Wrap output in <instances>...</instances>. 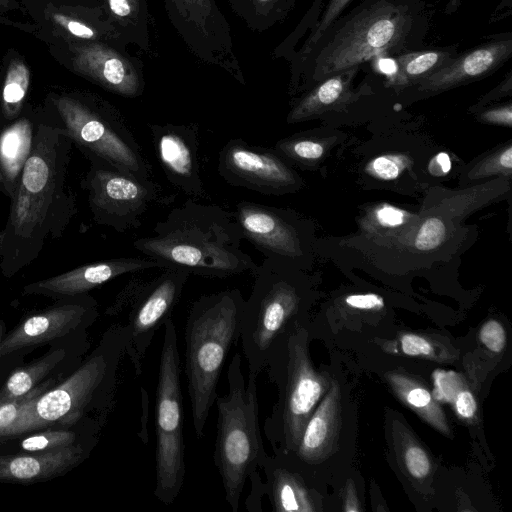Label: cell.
Instances as JSON below:
<instances>
[{
	"label": "cell",
	"mask_w": 512,
	"mask_h": 512,
	"mask_svg": "<svg viewBox=\"0 0 512 512\" xmlns=\"http://www.w3.org/2000/svg\"><path fill=\"white\" fill-rule=\"evenodd\" d=\"M72 141L42 114L33 150L0 231V271L12 277L34 262L44 247L60 238L77 213L68 185Z\"/></svg>",
	"instance_id": "obj_1"
},
{
	"label": "cell",
	"mask_w": 512,
	"mask_h": 512,
	"mask_svg": "<svg viewBox=\"0 0 512 512\" xmlns=\"http://www.w3.org/2000/svg\"><path fill=\"white\" fill-rule=\"evenodd\" d=\"M428 15L420 0H361L336 18L305 49L290 53V90L309 89L379 56L414 50L425 37Z\"/></svg>",
	"instance_id": "obj_2"
},
{
	"label": "cell",
	"mask_w": 512,
	"mask_h": 512,
	"mask_svg": "<svg viewBox=\"0 0 512 512\" xmlns=\"http://www.w3.org/2000/svg\"><path fill=\"white\" fill-rule=\"evenodd\" d=\"M242 239L233 212L188 198L156 223L150 235L134 240L133 247L161 269L206 278L254 275L258 265L241 248Z\"/></svg>",
	"instance_id": "obj_3"
},
{
	"label": "cell",
	"mask_w": 512,
	"mask_h": 512,
	"mask_svg": "<svg viewBox=\"0 0 512 512\" xmlns=\"http://www.w3.org/2000/svg\"><path fill=\"white\" fill-rule=\"evenodd\" d=\"M244 303L240 290L226 289L202 295L190 307L184 333L185 376L198 440L204 437L224 362L240 338Z\"/></svg>",
	"instance_id": "obj_4"
},
{
	"label": "cell",
	"mask_w": 512,
	"mask_h": 512,
	"mask_svg": "<svg viewBox=\"0 0 512 512\" xmlns=\"http://www.w3.org/2000/svg\"><path fill=\"white\" fill-rule=\"evenodd\" d=\"M228 392L218 396L217 434L213 460L233 512L247 479L258 475V468L267 455L259 426L257 376L250 373L247 383L241 370V356L234 354L228 367Z\"/></svg>",
	"instance_id": "obj_5"
},
{
	"label": "cell",
	"mask_w": 512,
	"mask_h": 512,
	"mask_svg": "<svg viewBox=\"0 0 512 512\" xmlns=\"http://www.w3.org/2000/svg\"><path fill=\"white\" fill-rule=\"evenodd\" d=\"M48 121L87 159L101 160L141 180H153L152 166L120 111L92 95L53 96Z\"/></svg>",
	"instance_id": "obj_6"
},
{
	"label": "cell",
	"mask_w": 512,
	"mask_h": 512,
	"mask_svg": "<svg viewBox=\"0 0 512 512\" xmlns=\"http://www.w3.org/2000/svg\"><path fill=\"white\" fill-rule=\"evenodd\" d=\"M251 294L245 300L240 339L249 372L258 376L269 356L299 326L305 295L297 267L265 258L253 275Z\"/></svg>",
	"instance_id": "obj_7"
},
{
	"label": "cell",
	"mask_w": 512,
	"mask_h": 512,
	"mask_svg": "<svg viewBox=\"0 0 512 512\" xmlns=\"http://www.w3.org/2000/svg\"><path fill=\"white\" fill-rule=\"evenodd\" d=\"M308 331L297 327L267 360L279 398L263 430L276 455L293 452L311 414L330 386L331 378L315 369L308 349Z\"/></svg>",
	"instance_id": "obj_8"
},
{
	"label": "cell",
	"mask_w": 512,
	"mask_h": 512,
	"mask_svg": "<svg viewBox=\"0 0 512 512\" xmlns=\"http://www.w3.org/2000/svg\"><path fill=\"white\" fill-rule=\"evenodd\" d=\"M124 341L123 326L111 328L101 345L68 379L25 405L7 436L53 425L72 426L91 404L111 400Z\"/></svg>",
	"instance_id": "obj_9"
},
{
	"label": "cell",
	"mask_w": 512,
	"mask_h": 512,
	"mask_svg": "<svg viewBox=\"0 0 512 512\" xmlns=\"http://www.w3.org/2000/svg\"><path fill=\"white\" fill-rule=\"evenodd\" d=\"M177 333L172 318L164 324L155 402L154 496L170 505L178 497L185 479L183 397Z\"/></svg>",
	"instance_id": "obj_10"
},
{
	"label": "cell",
	"mask_w": 512,
	"mask_h": 512,
	"mask_svg": "<svg viewBox=\"0 0 512 512\" xmlns=\"http://www.w3.org/2000/svg\"><path fill=\"white\" fill-rule=\"evenodd\" d=\"M164 271L147 281L133 278L119 293L107 313L129 307L124 329V353L133 364L137 377L143 372V362L159 328L172 318L190 274L185 270Z\"/></svg>",
	"instance_id": "obj_11"
},
{
	"label": "cell",
	"mask_w": 512,
	"mask_h": 512,
	"mask_svg": "<svg viewBox=\"0 0 512 512\" xmlns=\"http://www.w3.org/2000/svg\"><path fill=\"white\" fill-rule=\"evenodd\" d=\"M82 180L93 220L98 225L124 233L137 229L153 206L167 205L174 196L164 193L154 180H141L98 160L88 159Z\"/></svg>",
	"instance_id": "obj_12"
},
{
	"label": "cell",
	"mask_w": 512,
	"mask_h": 512,
	"mask_svg": "<svg viewBox=\"0 0 512 512\" xmlns=\"http://www.w3.org/2000/svg\"><path fill=\"white\" fill-rule=\"evenodd\" d=\"M163 4L171 25L197 59L246 84L230 24L215 0H163Z\"/></svg>",
	"instance_id": "obj_13"
},
{
	"label": "cell",
	"mask_w": 512,
	"mask_h": 512,
	"mask_svg": "<svg viewBox=\"0 0 512 512\" xmlns=\"http://www.w3.org/2000/svg\"><path fill=\"white\" fill-rule=\"evenodd\" d=\"M233 215L243 239L265 258L297 268L306 264L307 226L293 212L243 200L235 205Z\"/></svg>",
	"instance_id": "obj_14"
},
{
	"label": "cell",
	"mask_w": 512,
	"mask_h": 512,
	"mask_svg": "<svg viewBox=\"0 0 512 512\" xmlns=\"http://www.w3.org/2000/svg\"><path fill=\"white\" fill-rule=\"evenodd\" d=\"M217 169L227 184L265 195L292 193L302 185L299 175L274 149L239 138L223 146Z\"/></svg>",
	"instance_id": "obj_15"
},
{
	"label": "cell",
	"mask_w": 512,
	"mask_h": 512,
	"mask_svg": "<svg viewBox=\"0 0 512 512\" xmlns=\"http://www.w3.org/2000/svg\"><path fill=\"white\" fill-rule=\"evenodd\" d=\"M154 150L167 180L188 198H205L199 161V126L149 123Z\"/></svg>",
	"instance_id": "obj_16"
},
{
	"label": "cell",
	"mask_w": 512,
	"mask_h": 512,
	"mask_svg": "<svg viewBox=\"0 0 512 512\" xmlns=\"http://www.w3.org/2000/svg\"><path fill=\"white\" fill-rule=\"evenodd\" d=\"M73 65L78 73L122 97L136 98L144 91L142 61L125 47L99 40L85 42L76 47Z\"/></svg>",
	"instance_id": "obj_17"
},
{
	"label": "cell",
	"mask_w": 512,
	"mask_h": 512,
	"mask_svg": "<svg viewBox=\"0 0 512 512\" xmlns=\"http://www.w3.org/2000/svg\"><path fill=\"white\" fill-rule=\"evenodd\" d=\"M96 315V302L89 295L63 298L57 305L28 316L2 338L0 357L64 336Z\"/></svg>",
	"instance_id": "obj_18"
},
{
	"label": "cell",
	"mask_w": 512,
	"mask_h": 512,
	"mask_svg": "<svg viewBox=\"0 0 512 512\" xmlns=\"http://www.w3.org/2000/svg\"><path fill=\"white\" fill-rule=\"evenodd\" d=\"M161 269L149 257H120L78 266L67 272L26 285L24 294L63 299L87 294L88 291L128 273Z\"/></svg>",
	"instance_id": "obj_19"
},
{
	"label": "cell",
	"mask_w": 512,
	"mask_h": 512,
	"mask_svg": "<svg viewBox=\"0 0 512 512\" xmlns=\"http://www.w3.org/2000/svg\"><path fill=\"white\" fill-rule=\"evenodd\" d=\"M511 55L512 35H501L458 54L448 65L417 84V91L434 94L480 80L501 68Z\"/></svg>",
	"instance_id": "obj_20"
},
{
	"label": "cell",
	"mask_w": 512,
	"mask_h": 512,
	"mask_svg": "<svg viewBox=\"0 0 512 512\" xmlns=\"http://www.w3.org/2000/svg\"><path fill=\"white\" fill-rule=\"evenodd\" d=\"M341 396L336 379L308 419L296 449L288 454L301 463L315 465L324 462L338 448L341 426Z\"/></svg>",
	"instance_id": "obj_21"
},
{
	"label": "cell",
	"mask_w": 512,
	"mask_h": 512,
	"mask_svg": "<svg viewBox=\"0 0 512 512\" xmlns=\"http://www.w3.org/2000/svg\"><path fill=\"white\" fill-rule=\"evenodd\" d=\"M41 118L24 108L16 119L0 123V192L9 199L33 150Z\"/></svg>",
	"instance_id": "obj_22"
},
{
	"label": "cell",
	"mask_w": 512,
	"mask_h": 512,
	"mask_svg": "<svg viewBox=\"0 0 512 512\" xmlns=\"http://www.w3.org/2000/svg\"><path fill=\"white\" fill-rule=\"evenodd\" d=\"M86 457L85 447H67L27 455L0 456V482H39L66 473Z\"/></svg>",
	"instance_id": "obj_23"
},
{
	"label": "cell",
	"mask_w": 512,
	"mask_h": 512,
	"mask_svg": "<svg viewBox=\"0 0 512 512\" xmlns=\"http://www.w3.org/2000/svg\"><path fill=\"white\" fill-rule=\"evenodd\" d=\"M260 468L266 482L260 481L261 494L267 493L275 512H312L316 510L313 497L298 471L283 463L277 456L266 455Z\"/></svg>",
	"instance_id": "obj_24"
},
{
	"label": "cell",
	"mask_w": 512,
	"mask_h": 512,
	"mask_svg": "<svg viewBox=\"0 0 512 512\" xmlns=\"http://www.w3.org/2000/svg\"><path fill=\"white\" fill-rule=\"evenodd\" d=\"M358 69L337 73L310 87L291 107L287 123L302 122L351 102L355 96L352 82Z\"/></svg>",
	"instance_id": "obj_25"
},
{
	"label": "cell",
	"mask_w": 512,
	"mask_h": 512,
	"mask_svg": "<svg viewBox=\"0 0 512 512\" xmlns=\"http://www.w3.org/2000/svg\"><path fill=\"white\" fill-rule=\"evenodd\" d=\"M105 21L121 43L148 53L151 49L150 14L147 0H101Z\"/></svg>",
	"instance_id": "obj_26"
},
{
	"label": "cell",
	"mask_w": 512,
	"mask_h": 512,
	"mask_svg": "<svg viewBox=\"0 0 512 512\" xmlns=\"http://www.w3.org/2000/svg\"><path fill=\"white\" fill-rule=\"evenodd\" d=\"M457 46L412 50L395 56V70L388 83L396 88L416 86L448 65L457 55Z\"/></svg>",
	"instance_id": "obj_27"
},
{
	"label": "cell",
	"mask_w": 512,
	"mask_h": 512,
	"mask_svg": "<svg viewBox=\"0 0 512 512\" xmlns=\"http://www.w3.org/2000/svg\"><path fill=\"white\" fill-rule=\"evenodd\" d=\"M385 376L403 402L435 429L445 435H450V428L443 410L420 381L399 372H388Z\"/></svg>",
	"instance_id": "obj_28"
},
{
	"label": "cell",
	"mask_w": 512,
	"mask_h": 512,
	"mask_svg": "<svg viewBox=\"0 0 512 512\" xmlns=\"http://www.w3.org/2000/svg\"><path fill=\"white\" fill-rule=\"evenodd\" d=\"M297 0H228L232 12L251 31L262 33L282 23Z\"/></svg>",
	"instance_id": "obj_29"
},
{
	"label": "cell",
	"mask_w": 512,
	"mask_h": 512,
	"mask_svg": "<svg viewBox=\"0 0 512 512\" xmlns=\"http://www.w3.org/2000/svg\"><path fill=\"white\" fill-rule=\"evenodd\" d=\"M64 355L63 350H55L29 365L15 369L0 390V402L29 393L63 359Z\"/></svg>",
	"instance_id": "obj_30"
},
{
	"label": "cell",
	"mask_w": 512,
	"mask_h": 512,
	"mask_svg": "<svg viewBox=\"0 0 512 512\" xmlns=\"http://www.w3.org/2000/svg\"><path fill=\"white\" fill-rule=\"evenodd\" d=\"M29 81L30 73L23 63L10 66L0 94V123L12 121L22 113Z\"/></svg>",
	"instance_id": "obj_31"
},
{
	"label": "cell",
	"mask_w": 512,
	"mask_h": 512,
	"mask_svg": "<svg viewBox=\"0 0 512 512\" xmlns=\"http://www.w3.org/2000/svg\"><path fill=\"white\" fill-rule=\"evenodd\" d=\"M410 212L388 203L374 206L364 217L362 229L370 235H385L405 228L415 221Z\"/></svg>",
	"instance_id": "obj_32"
},
{
	"label": "cell",
	"mask_w": 512,
	"mask_h": 512,
	"mask_svg": "<svg viewBox=\"0 0 512 512\" xmlns=\"http://www.w3.org/2000/svg\"><path fill=\"white\" fill-rule=\"evenodd\" d=\"M288 163L309 166L317 163L324 155V144L306 135H294L279 140L273 148Z\"/></svg>",
	"instance_id": "obj_33"
},
{
	"label": "cell",
	"mask_w": 512,
	"mask_h": 512,
	"mask_svg": "<svg viewBox=\"0 0 512 512\" xmlns=\"http://www.w3.org/2000/svg\"><path fill=\"white\" fill-rule=\"evenodd\" d=\"M393 346H396L394 351L407 356L424 357L436 361H444L448 358L445 348L440 344L414 333L402 334Z\"/></svg>",
	"instance_id": "obj_34"
},
{
	"label": "cell",
	"mask_w": 512,
	"mask_h": 512,
	"mask_svg": "<svg viewBox=\"0 0 512 512\" xmlns=\"http://www.w3.org/2000/svg\"><path fill=\"white\" fill-rule=\"evenodd\" d=\"M401 448V462L408 474L414 479H426L431 474L432 462L425 449L409 437Z\"/></svg>",
	"instance_id": "obj_35"
},
{
	"label": "cell",
	"mask_w": 512,
	"mask_h": 512,
	"mask_svg": "<svg viewBox=\"0 0 512 512\" xmlns=\"http://www.w3.org/2000/svg\"><path fill=\"white\" fill-rule=\"evenodd\" d=\"M447 236L446 224L438 217H429L417 228L413 246L420 252H429L443 244Z\"/></svg>",
	"instance_id": "obj_36"
},
{
	"label": "cell",
	"mask_w": 512,
	"mask_h": 512,
	"mask_svg": "<svg viewBox=\"0 0 512 512\" xmlns=\"http://www.w3.org/2000/svg\"><path fill=\"white\" fill-rule=\"evenodd\" d=\"M52 383L53 380H48L38 384L33 390L21 397L0 402V437L8 435L9 430L18 419L25 405L33 398L45 392Z\"/></svg>",
	"instance_id": "obj_37"
},
{
	"label": "cell",
	"mask_w": 512,
	"mask_h": 512,
	"mask_svg": "<svg viewBox=\"0 0 512 512\" xmlns=\"http://www.w3.org/2000/svg\"><path fill=\"white\" fill-rule=\"evenodd\" d=\"M512 171V146L499 149L488 157L480 161L470 171L469 177L473 180L483 179L492 175L510 176Z\"/></svg>",
	"instance_id": "obj_38"
},
{
	"label": "cell",
	"mask_w": 512,
	"mask_h": 512,
	"mask_svg": "<svg viewBox=\"0 0 512 512\" xmlns=\"http://www.w3.org/2000/svg\"><path fill=\"white\" fill-rule=\"evenodd\" d=\"M76 435L67 430H50L31 435L21 442L23 450L43 452L74 444Z\"/></svg>",
	"instance_id": "obj_39"
},
{
	"label": "cell",
	"mask_w": 512,
	"mask_h": 512,
	"mask_svg": "<svg viewBox=\"0 0 512 512\" xmlns=\"http://www.w3.org/2000/svg\"><path fill=\"white\" fill-rule=\"evenodd\" d=\"M408 166V158L399 154H386L374 158L368 165V172L382 180H394Z\"/></svg>",
	"instance_id": "obj_40"
},
{
	"label": "cell",
	"mask_w": 512,
	"mask_h": 512,
	"mask_svg": "<svg viewBox=\"0 0 512 512\" xmlns=\"http://www.w3.org/2000/svg\"><path fill=\"white\" fill-rule=\"evenodd\" d=\"M351 1L352 0H329L320 20L311 28L309 36L300 49H305L313 44L326 28L342 14Z\"/></svg>",
	"instance_id": "obj_41"
},
{
	"label": "cell",
	"mask_w": 512,
	"mask_h": 512,
	"mask_svg": "<svg viewBox=\"0 0 512 512\" xmlns=\"http://www.w3.org/2000/svg\"><path fill=\"white\" fill-rule=\"evenodd\" d=\"M435 383V400L449 401L451 403L457 391L464 386L461 377L454 372L437 370L433 374Z\"/></svg>",
	"instance_id": "obj_42"
},
{
	"label": "cell",
	"mask_w": 512,
	"mask_h": 512,
	"mask_svg": "<svg viewBox=\"0 0 512 512\" xmlns=\"http://www.w3.org/2000/svg\"><path fill=\"white\" fill-rule=\"evenodd\" d=\"M479 339L488 350L499 353L506 345V332L499 321L490 319L481 326Z\"/></svg>",
	"instance_id": "obj_43"
},
{
	"label": "cell",
	"mask_w": 512,
	"mask_h": 512,
	"mask_svg": "<svg viewBox=\"0 0 512 512\" xmlns=\"http://www.w3.org/2000/svg\"><path fill=\"white\" fill-rule=\"evenodd\" d=\"M451 403L459 417L466 420L475 417L477 402L472 392L465 385L457 391Z\"/></svg>",
	"instance_id": "obj_44"
},
{
	"label": "cell",
	"mask_w": 512,
	"mask_h": 512,
	"mask_svg": "<svg viewBox=\"0 0 512 512\" xmlns=\"http://www.w3.org/2000/svg\"><path fill=\"white\" fill-rule=\"evenodd\" d=\"M346 306L357 310H378L384 307V299L375 293L351 294L344 299Z\"/></svg>",
	"instance_id": "obj_45"
},
{
	"label": "cell",
	"mask_w": 512,
	"mask_h": 512,
	"mask_svg": "<svg viewBox=\"0 0 512 512\" xmlns=\"http://www.w3.org/2000/svg\"><path fill=\"white\" fill-rule=\"evenodd\" d=\"M479 119L488 124L502 125L510 127L512 124V105H505L486 109L479 115Z\"/></svg>",
	"instance_id": "obj_46"
},
{
	"label": "cell",
	"mask_w": 512,
	"mask_h": 512,
	"mask_svg": "<svg viewBox=\"0 0 512 512\" xmlns=\"http://www.w3.org/2000/svg\"><path fill=\"white\" fill-rule=\"evenodd\" d=\"M512 90V76L511 73L507 74V77L497 87L491 90L488 94L484 95L481 100L476 104L475 107H481L486 105L488 102L495 100L499 97L510 94Z\"/></svg>",
	"instance_id": "obj_47"
},
{
	"label": "cell",
	"mask_w": 512,
	"mask_h": 512,
	"mask_svg": "<svg viewBox=\"0 0 512 512\" xmlns=\"http://www.w3.org/2000/svg\"><path fill=\"white\" fill-rule=\"evenodd\" d=\"M343 510L346 512H358L361 510L357 498L354 482L349 480L345 486Z\"/></svg>",
	"instance_id": "obj_48"
},
{
	"label": "cell",
	"mask_w": 512,
	"mask_h": 512,
	"mask_svg": "<svg viewBox=\"0 0 512 512\" xmlns=\"http://www.w3.org/2000/svg\"><path fill=\"white\" fill-rule=\"evenodd\" d=\"M461 4V0H448L445 6V14L450 15L456 12Z\"/></svg>",
	"instance_id": "obj_49"
},
{
	"label": "cell",
	"mask_w": 512,
	"mask_h": 512,
	"mask_svg": "<svg viewBox=\"0 0 512 512\" xmlns=\"http://www.w3.org/2000/svg\"><path fill=\"white\" fill-rule=\"evenodd\" d=\"M3 332H4V326H3L2 322L0 321V341L2 339Z\"/></svg>",
	"instance_id": "obj_50"
}]
</instances>
